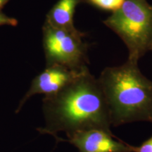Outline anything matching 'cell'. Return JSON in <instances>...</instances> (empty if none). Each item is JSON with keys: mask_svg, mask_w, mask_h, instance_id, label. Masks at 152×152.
Segmentation results:
<instances>
[{"mask_svg": "<svg viewBox=\"0 0 152 152\" xmlns=\"http://www.w3.org/2000/svg\"><path fill=\"white\" fill-rule=\"evenodd\" d=\"M45 126L39 132L54 137L64 132L102 130L112 132L109 107L99 81L83 68L71 82L56 94L43 99Z\"/></svg>", "mask_w": 152, "mask_h": 152, "instance_id": "cell-1", "label": "cell"}, {"mask_svg": "<svg viewBox=\"0 0 152 152\" xmlns=\"http://www.w3.org/2000/svg\"><path fill=\"white\" fill-rule=\"evenodd\" d=\"M109 107L111 125L138 121L152 123V81L144 76L138 62L104 68L99 77Z\"/></svg>", "mask_w": 152, "mask_h": 152, "instance_id": "cell-2", "label": "cell"}, {"mask_svg": "<svg viewBox=\"0 0 152 152\" xmlns=\"http://www.w3.org/2000/svg\"><path fill=\"white\" fill-rule=\"evenodd\" d=\"M104 23L125 44L128 60L138 62L152 48V5L147 0H125Z\"/></svg>", "mask_w": 152, "mask_h": 152, "instance_id": "cell-3", "label": "cell"}, {"mask_svg": "<svg viewBox=\"0 0 152 152\" xmlns=\"http://www.w3.org/2000/svg\"><path fill=\"white\" fill-rule=\"evenodd\" d=\"M44 49L47 66L59 65L73 71L87 67V45L84 33L53 28L45 23Z\"/></svg>", "mask_w": 152, "mask_h": 152, "instance_id": "cell-4", "label": "cell"}, {"mask_svg": "<svg viewBox=\"0 0 152 152\" xmlns=\"http://www.w3.org/2000/svg\"><path fill=\"white\" fill-rule=\"evenodd\" d=\"M68 138L54 137L56 141L67 142L78 152H134V146L118 140L112 132L94 129L76 132Z\"/></svg>", "mask_w": 152, "mask_h": 152, "instance_id": "cell-5", "label": "cell"}, {"mask_svg": "<svg viewBox=\"0 0 152 152\" xmlns=\"http://www.w3.org/2000/svg\"><path fill=\"white\" fill-rule=\"evenodd\" d=\"M83 69L73 71L59 65L47 66L45 71L34 78L29 90L20 102L16 112L18 113L28 99L34 95L43 94L48 96L59 92L73 80Z\"/></svg>", "mask_w": 152, "mask_h": 152, "instance_id": "cell-6", "label": "cell"}, {"mask_svg": "<svg viewBox=\"0 0 152 152\" xmlns=\"http://www.w3.org/2000/svg\"><path fill=\"white\" fill-rule=\"evenodd\" d=\"M81 0H59L47 15L45 22L53 28L77 32L74 26V13L77 5Z\"/></svg>", "mask_w": 152, "mask_h": 152, "instance_id": "cell-7", "label": "cell"}, {"mask_svg": "<svg viewBox=\"0 0 152 152\" xmlns=\"http://www.w3.org/2000/svg\"><path fill=\"white\" fill-rule=\"evenodd\" d=\"M87 1L94 7L113 13L122 6L125 0H87Z\"/></svg>", "mask_w": 152, "mask_h": 152, "instance_id": "cell-8", "label": "cell"}, {"mask_svg": "<svg viewBox=\"0 0 152 152\" xmlns=\"http://www.w3.org/2000/svg\"><path fill=\"white\" fill-rule=\"evenodd\" d=\"M134 152H152V136L140 144L134 147Z\"/></svg>", "mask_w": 152, "mask_h": 152, "instance_id": "cell-9", "label": "cell"}, {"mask_svg": "<svg viewBox=\"0 0 152 152\" xmlns=\"http://www.w3.org/2000/svg\"><path fill=\"white\" fill-rule=\"evenodd\" d=\"M17 24H18V20L16 19L9 17L0 11V26H16Z\"/></svg>", "mask_w": 152, "mask_h": 152, "instance_id": "cell-10", "label": "cell"}, {"mask_svg": "<svg viewBox=\"0 0 152 152\" xmlns=\"http://www.w3.org/2000/svg\"><path fill=\"white\" fill-rule=\"evenodd\" d=\"M9 0H0V10L3 8L4 6L7 4Z\"/></svg>", "mask_w": 152, "mask_h": 152, "instance_id": "cell-11", "label": "cell"}, {"mask_svg": "<svg viewBox=\"0 0 152 152\" xmlns=\"http://www.w3.org/2000/svg\"><path fill=\"white\" fill-rule=\"evenodd\" d=\"M151 52H152V48H151Z\"/></svg>", "mask_w": 152, "mask_h": 152, "instance_id": "cell-12", "label": "cell"}]
</instances>
